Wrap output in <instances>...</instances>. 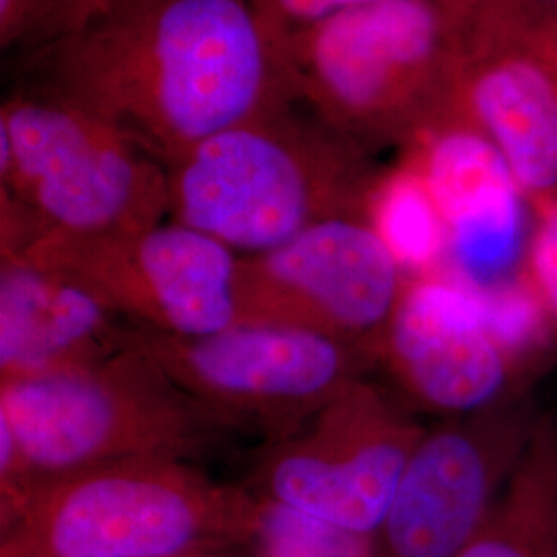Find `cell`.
I'll return each instance as SVG.
<instances>
[{
    "label": "cell",
    "instance_id": "obj_24",
    "mask_svg": "<svg viewBox=\"0 0 557 557\" xmlns=\"http://www.w3.org/2000/svg\"><path fill=\"white\" fill-rule=\"evenodd\" d=\"M537 4L557 23V0H537Z\"/></svg>",
    "mask_w": 557,
    "mask_h": 557
},
{
    "label": "cell",
    "instance_id": "obj_3",
    "mask_svg": "<svg viewBox=\"0 0 557 557\" xmlns=\"http://www.w3.org/2000/svg\"><path fill=\"white\" fill-rule=\"evenodd\" d=\"M227 434L135 343L73 370L2 380V515L41 479L122 458L195 460Z\"/></svg>",
    "mask_w": 557,
    "mask_h": 557
},
{
    "label": "cell",
    "instance_id": "obj_18",
    "mask_svg": "<svg viewBox=\"0 0 557 557\" xmlns=\"http://www.w3.org/2000/svg\"><path fill=\"white\" fill-rule=\"evenodd\" d=\"M250 545L257 557H376L374 535L343 529L260 496Z\"/></svg>",
    "mask_w": 557,
    "mask_h": 557
},
{
    "label": "cell",
    "instance_id": "obj_5",
    "mask_svg": "<svg viewBox=\"0 0 557 557\" xmlns=\"http://www.w3.org/2000/svg\"><path fill=\"white\" fill-rule=\"evenodd\" d=\"M257 515L190 460L122 458L38 481L2 515L0 557H209L250 543Z\"/></svg>",
    "mask_w": 557,
    "mask_h": 557
},
{
    "label": "cell",
    "instance_id": "obj_6",
    "mask_svg": "<svg viewBox=\"0 0 557 557\" xmlns=\"http://www.w3.org/2000/svg\"><path fill=\"white\" fill-rule=\"evenodd\" d=\"M2 193L38 232L133 234L170 220L168 170L112 124L23 91L0 108Z\"/></svg>",
    "mask_w": 557,
    "mask_h": 557
},
{
    "label": "cell",
    "instance_id": "obj_17",
    "mask_svg": "<svg viewBox=\"0 0 557 557\" xmlns=\"http://www.w3.org/2000/svg\"><path fill=\"white\" fill-rule=\"evenodd\" d=\"M368 221L409 277L432 275L446 267L448 225L409 163L380 174L368 200Z\"/></svg>",
    "mask_w": 557,
    "mask_h": 557
},
{
    "label": "cell",
    "instance_id": "obj_8",
    "mask_svg": "<svg viewBox=\"0 0 557 557\" xmlns=\"http://www.w3.org/2000/svg\"><path fill=\"white\" fill-rule=\"evenodd\" d=\"M2 255L77 281L140 331L202 337L239 324L238 255L176 220L110 236L38 232Z\"/></svg>",
    "mask_w": 557,
    "mask_h": 557
},
{
    "label": "cell",
    "instance_id": "obj_23",
    "mask_svg": "<svg viewBox=\"0 0 557 557\" xmlns=\"http://www.w3.org/2000/svg\"><path fill=\"white\" fill-rule=\"evenodd\" d=\"M436 2L444 15L457 25L458 32L487 15H494L508 7L533 2V0H432ZM537 2V0H535Z\"/></svg>",
    "mask_w": 557,
    "mask_h": 557
},
{
    "label": "cell",
    "instance_id": "obj_14",
    "mask_svg": "<svg viewBox=\"0 0 557 557\" xmlns=\"http://www.w3.org/2000/svg\"><path fill=\"white\" fill-rule=\"evenodd\" d=\"M405 163L448 225V271L471 285L498 283L517 257L522 227V195L498 149L455 116L409 145Z\"/></svg>",
    "mask_w": 557,
    "mask_h": 557
},
{
    "label": "cell",
    "instance_id": "obj_2",
    "mask_svg": "<svg viewBox=\"0 0 557 557\" xmlns=\"http://www.w3.org/2000/svg\"><path fill=\"white\" fill-rule=\"evenodd\" d=\"M370 156L296 103H285L165 165L170 220L238 257L262 255L322 221L368 218L380 176Z\"/></svg>",
    "mask_w": 557,
    "mask_h": 557
},
{
    "label": "cell",
    "instance_id": "obj_4",
    "mask_svg": "<svg viewBox=\"0 0 557 557\" xmlns=\"http://www.w3.org/2000/svg\"><path fill=\"white\" fill-rule=\"evenodd\" d=\"M275 50L292 103L370 151L457 116L460 36L432 0L351 9Z\"/></svg>",
    "mask_w": 557,
    "mask_h": 557
},
{
    "label": "cell",
    "instance_id": "obj_20",
    "mask_svg": "<svg viewBox=\"0 0 557 557\" xmlns=\"http://www.w3.org/2000/svg\"><path fill=\"white\" fill-rule=\"evenodd\" d=\"M267 36L277 48L281 41L296 36L320 21L335 17L338 13L376 4L384 0H250Z\"/></svg>",
    "mask_w": 557,
    "mask_h": 557
},
{
    "label": "cell",
    "instance_id": "obj_16",
    "mask_svg": "<svg viewBox=\"0 0 557 557\" xmlns=\"http://www.w3.org/2000/svg\"><path fill=\"white\" fill-rule=\"evenodd\" d=\"M457 557H557V418L541 413L512 478Z\"/></svg>",
    "mask_w": 557,
    "mask_h": 557
},
{
    "label": "cell",
    "instance_id": "obj_12",
    "mask_svg": "<svg viewBox=\"0 0 557 557\" xmlns=\"http://www.w3.org/2000/svg\"><path fill=\"white\" fill-rule=\"evenodd\" d=\"M458 36V119L498 149L531 207L557 197L556 21L533 0Z\"/></svg>",
    "mask_w": 557,
    "mask_h": 557
},
{
    "label": "cell",
    "instance_id": "obj_1",
    "mask_svg": "<svg viewBox=\"0 0 557 557\" xmlns=\"http://www.w3.org/2000/svg\"><path fill=\"white\" fill-rule=\"evenodd\" d=\"M23 64L29 91L112 124L163 165L292 103L250 0H114Z\"/></svg>",
    "mask_w": 557,
    "mask_h": 557
},
{
    "label": "cell",
    "instance_id": "obj_9",
    "mask_svg": "<svg viewBox=\"0 0 557 557\" xmlns=\"http://www.w3.org/2000/svg\"><path fill=\"white\" fill-rule=\"evenodd\" d=\"M403 403L358 380L252 462V492L337 527L376 535L425 434Z\"/></svg>",
    "mask_w": 557,
    "mask_h": 557
},
{
    "label": "cell",
    "instance_id": "obj_22",
    "mask_svg": "<svg viewBox=\"0 0 557 557\" xmlns=\"http://www.w3.org/2000/svg\"><path fill=\"white\" fill-rule=\"evenodd\" d=\"M110 2H114V0H60L57 9L52 11L50 20L46 21L40 34L27 46V50L34 46H40L44 41L54 40L62 34L79 27L81 23H85L96 13H100L101 9H106Z\"/></svg>",
    "mask_w": 557,
    "mask_h": 557
},
{
    "label": "cell",
    "instance_id": "obj_7",
    "mask_svg": "<svg viewBox=\"0 0 557 557\" xmlns=\"http://www.w3.org/2000/svg\"><path fill=\"white\" fill-rule=\"evenodd\" d=\"M135 345L232 432L281 438L376 366L319 333L239 322L202 337L137 331Z\"/></svg>",
    "mask_w": 557,
    "mask_h": 557
},
{
    "label": "cell",
    "instance_id": "obj_10",
    "mask_svg": "<svg viewBox=\"0 0 557 557\" xmlns=\"http://www.w3.org/2000/svg\"><path fill=\"white\" fill-rule=\"evenodd\" d=\"M407 278L368 218L322 221L275 250L239 257V322L337 338L380 363Z\"/></svg>",
    "mask_w": 557,
    "mask_h": 557
},
{
    "label": "cell",
    "instance_id": "obj_11",
    "mask_svg": "<svg viewBox=\"0 0 557 557\" xmlns=\"http://www.w3.org/2000/svg\"><path fill=\"white\" fill-rule=\"evenodd\" d=\"M541 413L524 388L428 428L376 531V557H457L492 512Z\"/></svg>",
    "mask_w": 557,
    "mask_h": 557
},
{
    "label": "cell",
    "instance_id": "obj_13",
    "mask_svg": "<svg viewBox=\"0 0 557 557\" xmlns=\"http://www.w3.org/2000/svg\"><path fill=\"white\" fill-rule=\"evenodd\" d=\"M380 363L419 407L455 418L524 388L490 331L475 289L448 269L409 277L382 341Z\"/></svg>",
    "mask_w": 557,
    "mask_h": 557
},
{
    "label": "cell",
    "instance_id": "obj_15",
    "mask_svg": "<svg viewBox=\"0 0 557 557\" xmlns=\"http://www.w3.org/2000/svg\"><path fill=\"white\" fill-rule=\"evenodd\" d=\"M137 331L77 281L23 255H2V380L96 363L131 347Z\"/></svg>",
    "mask_w": 557,
    "mask_h": 557
},
{
    "label": "cell",
    "instance_id": "obj_19",
    "mask_svg": "<svg viewBox=\"0 0 557 557\" xmlns=\"http://www.w3.org/2000/svg\"><path fill=\"white\" fill-rule=\"evenodd\" d=\"M533 211L535 223L520 273L557 329V197L533 205Z\"/></svg>",
    "mask_w": 557,
    "mask_h": 557
},
{
    "label": "cell",
    "instance_id": "obj_21",
    "mask_svg": "<svg viewBox=\"0 0 557 557\" xmlns=\"http://www.w3.org/2000/svg\"><path fill=\"white\" fill-rule=\"evenodd\" d=\"M60 0H0V46H29Z\"/></svg>",
    "mask_w": 557,
    "mask_h": 557
}]
</instances>
